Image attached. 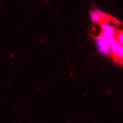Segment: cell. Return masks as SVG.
I'll return each instance as SVG.
<instances>
[{
  "instance_id": "cell-1",
  "label": "cell",
  "mask_w": 123,
  "mask_h": 123,
  "mask_svg": "<svg viewBox=\"0 0 123 123\" xmlns=\"http://www.w3.org/2000/svg\"><path fill=\"white\" fill-rule=\"evenodd\" d=\"M110 54L113 56L117 63L122 64V58H123V46L122 44L117 41L114 38L110 42Z\"/></svg>"
},
{
  "instance_id": "cell-2",
  "label": "cell",
  "mask_w": 123,
  "mask_h": 123,
  "mask_svg": "<svg viewBox=\"0 0 123 123\" xmlns=\"http://www.w3.org/2000/svg\"><path fill=\"white\" fill-rule=\"evenodd\" d=\"M99 24L101 26V35L106 37V38L110 39V40L115 38L117 29H116L115 25L112 23V19H110V18L107 17L105 20H103L102 22L99 23Z\"/></svg>"
},
{
  "instance_id": "cell-3",
  "label": "cell",
  "mask_w": 123,
  "mask_h": 123,
  "mask_svg": "<svg viewBox=\"0 0 123 123\" xmlns=\"http://www.w3.org/2000/svg\"><path fill=\"white\" fill-rule=\"evenodd\" d=\"M110 42H111L110 39H107L106 37H104L100 33L96 38V40H95L98 51L104 55L110 54Z\"/></svg>"
},
{
  "instance_id": "cell-4",
  "label": "cell",
  "mask_w": 123,
  "mask_h": 123,
  "mask_svg": "<svg viewBox=\"0 0 123 123\" xmlns=\"http://www.w3.org/2000/svg\"><path fill=\"white\" fill-rule=\"evenodd\" d=\"M106 18H107V16L105 14H103L102 12H100L98 10H95V11L91 12V21L93 23L99 24V23L102 22L103 20H105Z\"/></svg>"
},
{
  "instance_id": "cell-5",
  "label": "cell",
  "mask_w": 123,
  "mask_h": 123,
  "mask_svg": "<svg viewBox=\"0 0 123 123\" xmlns=\"http://www.w3.org/2000/svg\"><path fill=\"white\" fill-rule=\"evenodd\" d=\"M115 39L120 43V44H123V31L122 30H117L116 35H115Z\"/></svg>"
}]
</instances>
